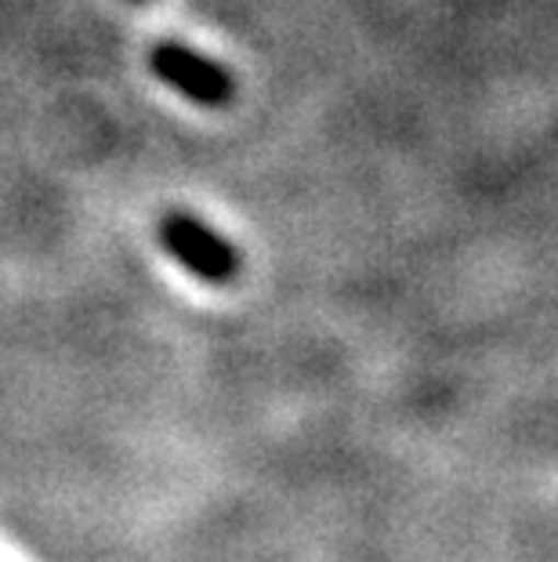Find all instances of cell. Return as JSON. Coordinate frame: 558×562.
I'll return each mask as SVG.
<instances>
[{"label": "cell", "instance_id": "2", "mask_svg": "<svg viewBox=\"0 0 558 562\" xmlns=\"http://www.w3.org/2000/svg\"><path fill=\"white\" fill-rule=\"evenodd\" d=\"M149 69L157 74L168 88L185 94L189 102L207 105V110H225L236 94L232 74L218 66L215 58L193 52V47L178 41H157L149 52Z\"/></svg>", "mask_w": 558, "mask_h": 562}, {"label": "cell", "instance_id": "1", "mask_svg": "<svg viewBox=\"0 0 558 562\" xmlns=\"http://www.w3.org/2000/svg\"><path fill=\"white\" fill-rule=\"evenodd\" d=\"M160 244L174 261H182L193 277L207 280V283L221 286V283L236 280V272H240V255H236V247L189 211L163 214Z\"/></svg>", "mask_w": 558, "mask_h": 562}]
</instances>
